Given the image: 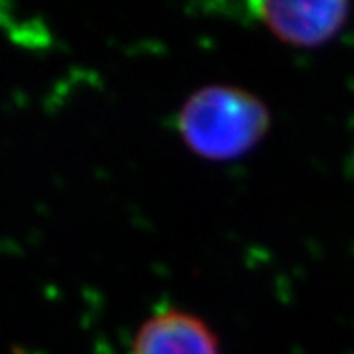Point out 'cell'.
I'll list each match as a JSON object with an SVG mask.
<instances>
[{
	"label": "cell",
	"mask_w": 354,
	"mask_h": 354,
	"mask_svg": "<svg viewBox=\"0 0 354 354\" xmlns=\"http://www.w3.org/2000/svg\"><path fill=\"white\" fill-rule=\"evenodd\" d=\"M254 18L291 48H319L335 39L351 20L348 2H254Z\"/></svg>",
	"instance_id": "cell-2"
},
{
	"label": "cell",
	"mask_w": 354,
	"mask_h": 354,
	"mask_svg": "<svg viewBox=\"0 0 354 354\" xmlns=\"http://www.w3.org/2000/svg\"><path fill=\"white\" fill-rule=\"evenodd\" d=\"M130 354H223L213 327L195 313L167 307L136 330Z\"/></svg>",
	"instance_id": "cell-3"
},
{
	"label": "cell",
	"mask_w": 354,
	"mask_h": 354,
	"mask_svg": "<svg viewBox=\"0 0 354 354\" xmlns=\"http://www.w3.org/2000/svg\"><path fill=\"white\" fill-rule=\"evenodd\" d=\"M272 124L270 109L248 88L213 83L193 91L177 111L176 128L191 153L230 162L250 153Z\"/></svg>",
	"instance_id": "cell-1"
}]
</instances>
